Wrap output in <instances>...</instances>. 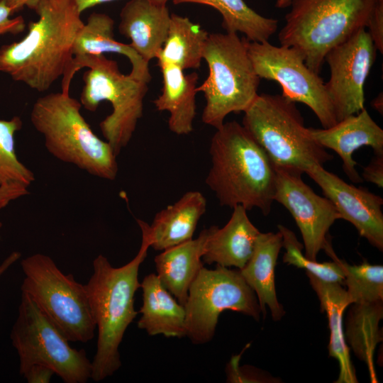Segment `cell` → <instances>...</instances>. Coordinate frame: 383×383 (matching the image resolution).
<instances>
[{
    "label": "cell",
    "instance_id": "1",
    "mask_svg": "<svg viewBox=\"0 0 383 383\" xmlns=\"http://www.w3.org/2000/svg\"><path fill=\"white\" fill-rule=\"evenodd\" d=\"M33 10L38 18L27 35L0 48V72L42 92L62 77L84 23L73 0H39Z\"/></svg>",
    "mask_w": 383,
    "mask_h": 383
},
{
    "label": "cell",
    "instance_id": "2",
    "mask_svg": "<svg viewBox=\"0 0 383 383\" xmlns=\"http://www.w3.org/2000/svg\"><path fill=\"white\" fill-rule=\"evenodd\" d=\"M142 220L140 248L127 264L115 267L100 254L93 260V273L84 284L92 316L98 330L96 351L91 362V379L100 382L121 366L118 348L128 326L138 314L134 296L140 287L138 271L148 255L150 241Z\"/></svg>",
    "mask_w": 383,
    "mask_h": 383
},
{
    "label": "cell",
    "instance_id": "3",
    "mask_svg": "<svg viewBox=\"0 0 383 383\" xmlns=\"http://www.w3.org/2000/svg\"><path fill=\"white\" fill-rule=\"evenodd\" d=\"M211 167L206 178L220 205L272 209L276 187L274 165L245 127L235 121L216 129L210 144Z\"/></svg>",
    "mask_w": 383,
    "mask_h": 383
},
{
    "label": "cell",
    "instance_id": "4",
    "mask_svg": "<svg viewBox=\"0 0 383 383\" xmlns=\"http://www.w3.org/2000/svg\"><path fill=\"white\" fill-rule=\"evenodd\" d=\"M81 107L80 101L69 93H50L35 101L30 121L55 158L92 176L114 180L117 156L110 144L93 132L80 113Z\"/></svg>",
    "mask_w": 383,
    "mask_h": 383
},
{
    "label": "cell",
    "instance_id": "5",
    "mask_svg": "<svg viewBox=\"0 0 383 383\" xmlns=\"http://www.w3.org/2000/svg\"><path fill=\"white\" fill-rule=\"evenodd\" d=\"M83 67L89 70L83 75L84 87L80 103L94 112L103 101L111 103L112 112L99 123L101 133L115 155L127 146L143 116V99L148 83L130 74H122L116 61L104 55L73 57L62 79V91L69 92L74 74Z\"/></svg>",
    "mask_w": 383,
    "mask_h": 383
},
{
    "label": "cell",
    "instance_id": "6",
    "mask_svg": "<svg viewBox=\"0 0 383 383\" xmlns=\"http://www.w3.org/2000/svg\"><path fill=\"white\" fill-rule=\"evenodd\" d=\"M378 0H290V10L278 38L293 47L306 65L319 74L327 52L366 28Z\"/></svg>",
    "mask_w": 383,
    "mask_h": 383
},
{
    "label": "cell",
    "instance_id": "7",
    "mask_svg": "<svg viewBox=\"0 0 383 383\" xmlns=\"http://www.w3.org/2000/svg\"><path fill=\"white\" fill-rule=\"evenodd\" d=\"M248 41L226 32L209 33L205 43L203 59L209 74L196 91L206 99L201 121L216 129L229 113L244 112L258 95L260 78L249 57Z\"/></svg>",
    "mask_w": 383,
    "mask_h": 383
},
{
    "label": "cell",
    "instance_id": "8",
    "mask_svg": "<svg viewBox=\"0 0 383 383\" xmlns=\"http://www.w3.org/2000/svg\"><path fill=\"white\" fill-rule=\"evenodd\" d=\"M243 113L242 125L274 167L305 172L313 165L323 166L333 159L311 136L295 103L282 95L258 94Z\"/></svg>",
    "mask_w": 383,
    "mask_h": 383
},
{
    "label": "cell",
    "instance_id": "9",
    "mask_svg": "<svg viewBox=\"0 0 383 383\" xmlns=\"http://www.w3.org/2000/svg\"><path fill=\"white\" fill-rule=\"evenodd\" d=\"M26 293L70 342L87 343L96 328L84 284L64 274L55 261L42 253L21 262Z\"/></svg>",
    "mask_w": 383,
    "mask_h": 383
},
{
    "label": "cell",
    "instance_id": "10",
    "mask_svg": "<svg viewBox=\"0 0 383 383\" xmlns=\"http://www.w3.org/2000/svg\"><path fill=\"white\" fill-rule=\"evenodd\" d=\"M11 340L19 358L21 374L34 364L50 367L65 383H85L91 376V362L84 350L73 348L33 300L21 292Z\"/></svg>",
    "mask_w": 383,
    "mask_h": 383
},
{
    "label": "cell",
    "instance_id": "11",
    "mask_svg": "<svg viewBox=\"0 0 383 383\" xmlns=\"http://www.w3.org/2000/svg\"><path fill=\"white\" fill-rule=\"evenodd\" d=\"M186 336L194 344L211 341L220 314L225 310L240 312L259 320L260 307L252 289L240 271L217 265L204 267L192 283L184 304Z\"/></svg>",
    "mask_w": 383,
    "mask_h": 383
},
{
    "label": "cell",
    "instance_id": "12",
    "mask_svg": "<svg viewBox=\"0 0 383 383\" xmlns=\"http://www.w3.org/2000/svg\"><path fill=\"white\" fill-rule=\"evenodd\" d=\"M247 47L253 68L260 79L277 82L284 97L309 106L323 128L338 122L323 79L306 65L299 50L276 46L269 41L248 40Z\"/></svg>",
    "mask_w": 383,
    "mask_h": 383
},
{
    "label": "cell",
    "instance_id": "13",
    "mask_svg": "<svg viewBox=\"0 0 383 383\" xmlns=\"http://www.w3.org/2000/svg\"><path fill=\"white\" fill-rule=\"evenodd\" d=\"M277 174L274 201L284 206L294 218L302 236L305 254L317 261L321 250L332 259L336 256L328 238L331 226L342 217L334 204L318 195L302 179L304 173L294 167H274Z\"/></svg>",
    "mask_w": 383,
    "mask_h": 383
},
{
    "label": "cell",
    "instance_id": "14",
    "mask_svg": "<svg viewBox=\"0 0 383 383\" xmlns=\"http://www.w3.org/2000/svg\"><path fill=\"white\" fill-rule=\"evenodd\" d=\"M377 51L363 28L327 52L325 62L330 69V79L325 86L337 121L365 108V83Z\"/></svg>",
    "mask_w": 383,
    "mask_h": 383
},
{
    "label": "cell",
    "instance_id": "15",
    "mask_svg": "<svg viewBox=\"0 0 383 383\" xmlns=\"http://www.w3.org/2000/svg\"><path fill=\"white\" fill-rule=\"evenodd\" d=\"M306 173L336 207L342 219L352 223L360 235L379 251L383 250V199L367 189L345 182L322 165H313Z\"/></svg>",
    "mask_w": 383,
    "mask_h": 383
},
{
    "label": "cell",
    "instance_id": "16",
    "mask_svg": "<svg viewBox=\"0 0 383 383\" xmlns=\"http://www.w3.org/2000/svg\"><path fill=\"white\" fill-rule=\"evenodd\" d=\"M313 139L324 148L335 151L343 161V168L355 183L363 182L357 171L353 153L363 146L371 147L375 155H383V130L365 108L338 121L328 128H309Z\"/></svg>",
    "mask_w": 383,
    "mask_h": 383
},
{
    "label": "cell",
    "instance_id": "17",
    "mask_svg": "<svg viewBox=\"0 0 383 383\" xmlns=\"http://www.w3.org/2000/svg\"><path fill=\"white\" fill-rule=\"evenodd\" d=\"M166 5L150 0H129L120 13L118 30L147 62L157 58L166 40L170 22Z\"/></svg>",
    "mask_w": 383,
    "mask_h": 383
},
{
    "label": "cell",
    "instance_id": "18",
    "mask_svg": "<svg viewBox=\"0 0 383 383\" xmlns=\"http://www.w3.org/2000/svg\"><path fill=\"white\" fill-rule=\"evenodd\" d=\"M259 230L241 205L233 208L231 216L222 228L213 226L206 241L202 261L226 267L242 269L251 257Z\"/></svg>",
    "mask_w": 383,
    "mask_h": 383
},
{
    "label": "cell",
    "instance_id": "19",
    "mask_svg": "<svg viewBox=\"0 0 383 383\" xmlns=\"http://www.w3.org/2000/svg\"><path fill=\"white\" fill-rule=\"evenodd\" d=\"M282 248V236L279 231L277 233L260 232L251 257L239 270L246 283L255 293L264 317L268 307L274 321L280 320L285 313L277 297L274 282L275 266Z\"/></svg>",
    "mask_w": 383,
    "mask_h": 383
},
{
    "label": "cell",
    "instance_id": "20",
    "mask_svg": "<svg viewBox=\"0 0 383 383\" xmlns=\"http://www.w3.org/2000/svg\"><path fill=\"white\" fill-rule=\"evenodd\" d=\"M206 209L204 196L199 191H189L156 213L150 226L143 221L150 247L155 250H164L192 239Z\"/></svg>",
    "mask_w": 383,
    "mask_h": 383
},
{
    "label": "cell",
    "instance_id": "21",
    "mask_svg": "<svg viewBox=\"0 0 383 383\" xmlns=\"http://www.w3.org/2000/svg\"><path fill=\"white\" fill-rule=\"evenodd\" d=\"M157 65L162 75V88L153 104L157 111L170 113L168 127L172 133L188 135L194 129L199 75L186 74L180 67L162 61L157 60Z\"/></svg>",
    "mask_w": 383,
    "mask_h": 383
},
{
    "label": "cell",
    "instance_id": "22",
    "mask_svg": "<svg viewBox=\"0 0 383 383\" xmlns=\"http://www.w3.org/2000/svg\"><path fill=\"white\" fill-rule=\"evenodd\" d=\"M210 228L201 231L199 237L167 248L155 257L162 285L184 306L189 289L204 267L202 256Z\"/></svg>",
    "mask_w": 383,
    "mask_h": 383
},
{
    "label": "cell",
    "instance_id": "23",
    "mask_svg": "<svg viewBox=\"0 0 383 383\" xmlns=\"http://www.w3.org/2000/svg\"><path fill=\"white\" fill-rule=\"evenodd\" d=\"M143 305L138 327L150 335L186 336L185 309L162 285L158 276L151 273L140 283Z\"/></svg>",
    "mask_w": 383,
    "mask_h": 383
},
{
    "label": "cell",
    "instance_id": "24",
    "mask_svg": "<svg viewBox=\"0 0 383 383\" xmlns=\"http://www.w3.org/2000/svg\"><path fill=\"white\" fill-rule=\"evenodd\" d=\"M306 274L320 301L321 311H325L328 318L330 331L328 354L338 362L340 370L335 382L357 383L358 380L344 336L343 313L352 304L347 291L340 284L323 281L309 272Z\"/></svg>",
    "mask_w": 383,
    "mask_h": 383
},
{
    "label": "cell",
    "instance_id": "25",
    "mask_svg": "<svg viewBox=\"0 0 383 383\" xmlns=\"http://www.w3.org/2000/svg\"><path fill=\"white\" fill-rule=\"evenodd\" d=\"M114 21L103 13H92L78 31L72 47L73 57L100 55L106 52L126 56L131 64V77L149 83L152 77L148 62L145 61L130 44L114 39Z\"/></svg>",
    "mask_w": 383,
    "mask_h": 383
},
{
    "label": "cell",
    "instance_id": "26",
    "mask_svg": "<svg viewBox=\"0 0 383 383\" xmlns=\"http://www.w3.org/2000/svg\"><path fill=\"white\" fill-rule=\"evenodd\" d=\"M350 305L344 330L345 342L367 365L371 382H377L374 355L382 340L379 322L383 318V301Z\"/></svg>",
    "mask_w": 383,
    "mask_h": 383
},
{
    "label": "cell",
    "instance_id": "27",
    "mask_svg": "<svg viewBox=\"0 0 383 383\" xmlns=\"http://www.w3.org/2000/svg\"><path fill=\"white\" fill-rule=\"evenodd\" d=\"M209 34L189 18L172 13L166 40L156 59L183 70L197 69Z\"/></svg>",
    "mask_w": 383,
    "mask_h": 383
},
{
    "label": "cell",
    "instance_id": "28",
    "mask_svg": "<svg viewBox=\"0 0 383 383\" xmlns=\"http://www.w3.org/2000/svg\"><path fill=\"white\" fill-rule=\"evenodd\" d=\"M174 4L207 5L222 16V26L228 33H241L251 42L268 41L278 28L277 19L257 13L244 0H172Z\"/></svg>",
    "mask_w": 383,
    "mask_h": 383
},
{
    "label": "cell",
    "instance_id": "29",
    "mask_svg": "<svg viewBox=\"0 0 383 383\" xmlns=\"http://www.w3.org/2000/svg\"><path fill=\"white\" fill-rule=\"evenodd\" d=\"M344 284L352 304L383 301V266L366 261L349 265L341 260Z\"/></svg>",
    "mask_w": 383,
    "mask_h": 383
},
{
    "label": "cell",
    "instance_id": "30",
    "mask_svg": "<svg viewBox=\"0 0 383 383\" xmlns=\"http://www.w3.org/2000/svg\"><path fill=\"white\" fill-rule=\"evenodd\" d=\"M20 117L0 120V186L21 183L29 187L35 180L34 173L16 155L15 134L22 128Z\"/></svg>",
    "mask_w": 383,
    "mask_h": 383
},
{
    "label": "cell",
    "instance_id": "31",
    "mask_svg": "<svg viewBox=\"0 0 383 383\" xmlns=\"http://www.w3.org/2000/svg\"><path fill=\"white\" fill-rule=\"evenodd\" d=\"M277 228L282 236V248L285 249L283 262L304 269L306 272L323 281L344 284L345 274L340 259L337 257L332 262H325L310 260L303 254V245L292 231L280 224L277 225Z\"/></svg>",
    "mask_w": 383,
    "mask_h": 383
},
{
    "label": "cell",
    "instance_id": "32",
    "mask_svg": "<svg viewBox=\"0 0 383 383\" xmlns=\"http://www.w3.org/2000/svg\"><path fill=\"white\" fill-rule=\"evenodd\" d=\"M377 51L383 53V0H378L367 23L366 28Z\"/></svg>",
    "mask_w": 383,
    "mask_h": 383
},
{
    "label": "cell",
    "instance_id": "33",
    "mask_svg": "<svg viewBox=\"0 0 383 383\" xmlns=\"http://www.w3.org/2000/svg\"><path fill=\"white\" fill-rule=\"evenodd\" d=\"M11 10L2 1H0V35L7 33L18 34L26 27L24 18L21 16L10 18Z\"/></svg>",
    "mask_w": 383,
    "mask_h": 383
},
{
    "label": "cell",
    "instance_id": "34",
    "mask_svg": "<svg viewBox=\"0 0 383 383\" xmlns=\"http://www.w3.org/2000/svg\"><path fill=\"white\" fill-rule=\"evenodd\" d=\"M28 187L16 182L0 186V211L11 201L28 194Z\"/></svg>",
    "mask_w": 383,
    "mask_h": 383
},
{
    "label": "cell",
    "instance_id": "35",
    "mask_svg": "<svg viewBox=\"0 0 383 383\" xmlns=\"http://www.w3.org/2000/svg\"><path fill=\"white\" fill-rule=\"evenodd\" d=\"M363 181L383 187V155H375L372 161L364 168L362 174Z\"/></svg>",
    "mask_w": 383,
    "mask_h": 383
},
{
    "label": "cell",
    "instance_id": "36",
    "mask_svg": "<svg viewBox=\"0 0 383 383\" xmlns=\"http://www.w3.org/2000/svg\"><path fill=\"white\" fill-rule=\"evenodd\" d=\"M55 372L49 367L34 364L28 367L21 375L28 383H49Z\"/></svg>",
    "mask_w": 383,
    "mask_h": 383
},
{
    "label": "cell",
    "instance_id": "37",
    "mask_svg": "<svg viewBox=\"0 0 383 383\" xmlns=\"http://www.w3.org/2000/svg\"><path fill=\"white\" fill-rule=\"evenodd\" d=\"M39 0H0L4 2L15 13L22 10L25 6L33 9Z\"/></svg>",
    "mask_w": 383,
    "mask_h": 383
},
{
    "label": "cell",
    "instance_id": "38",
    "mask_svg": "<svg viewBox=\"0 0 383 383\" xmlns=\"http://www.w3.org/2000/svg\"><path fill=\"white\" fill-rule=\"evenodd\" d=\"M21 257V252L13 251L9 255L0 265V277L7 271V270Z\"/></svg>",
    "mask_w": 383,
    "mask_h": 383
},
{
    "label": "cell",
    "instance_id": "39",
    "mask_svg": "<svg viewBox=\"0 0 383 383\" xmlns=\"http://www.w3.org/2000/svg\"><path fill=\"white\" fill-rule=\"evenodd\" d=\"M79 10L82 13L87 9H90L99 4L111 2L115 0H73Z\"/></svg>",
    "mask_w": 383,
    "mask_h": 383
},
{
    "label": "cell",
    "instance_id": "40",
    "mask_svg": "<svg viewBox=\"0 0 383 383\" xmlns=\"http://www.w3.org/2000/svg\"><path fill=\"white\" fill-rule=\"evenodd\" d=\"M372 106L379 113L382 114L383 111V96L382 92L379 93L377 97H375L372 101Z\"/></svg>",
    "mask_w": 383,
    "mask_h": 383
},
{
    "label": "cell",
    "instance_id": "41",
    "mask_svg": "<svg viewBox=\"0 0 383 383\" xmlns=\"http://www.w3.org/2000/svg\"><path fill=\"white\" fill-rule=\"evenodd\" d=\"M290 0H277L276 7L278 9H287L289 7Z\"/></svg>",
    "mask_w": 383,
    "mask_h": 383
},
{
    "label": "cell",
    "instance_id": "42",
    "mask_svg": "<svg viewBox=\"0 0 383 383\" xmlns=\"http://www.w3.org/2000/svg\"><path fill=\"white\" fill-rule=\"evenodd\" d=\"M157 4L166 5L170 0H150Z\"/></svg>",
    "mask_w": 383,
    "mask_h": 383
}]
</instances>
